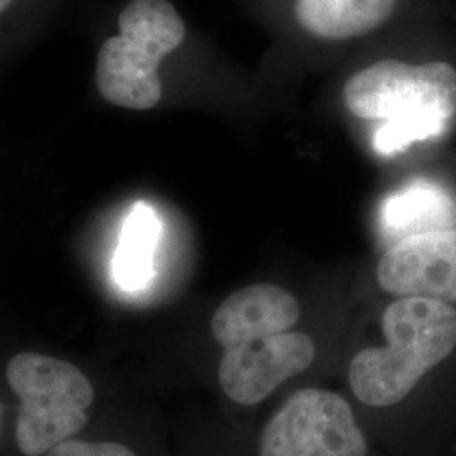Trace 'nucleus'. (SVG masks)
Listing matches in <instances>:
<instances>
[{"instance_id":"nucleus-4","label":"nucleus","mask_w":456,"mask_h":456,"mask_svg":"<svg viewBox=\"0 0 456 456\" xmlns=\"http://www.w3.org/2000/svg\"><path fill=\"white\" fill-rule=\"evenodd\" d=\"M7 382L20 399L16 440L26 456L46 455L88 421L94 387L71 362L22 352L9 362Z\"/></svg>"},{"instance_id":"nucleus-2","label":"nucleus","mask_w":456,"mask_h":456,"mask_svg":"<svg viewBox=\"0 0 456 456\" xmlns=\"http://www.w3.org/2000/svg\"><path fill=\"white\" fill-rule=\"evenodd\" d=\"M382 330L387 345L362 350L348 367L352 391L374 408L404 401L455 352L456 310L438 299L399 297L384 311Z\"/></svg>"},{"instance_id":"nucleus-5","label":"nucleus","mask_w":456,"mask_h":456,"mask_svg":"<svg viewBox=\"0 0 456 456\" xmlns=\"http://www.w3.org/2000/svg\"><path fill=\"white\" fill-rule=\"evenodd\" d=\"M367 443L338 394L303 389L267 423L261 456H365Z\"/></svg>"},{"instance_id":"nucleus-10","label":"nucleus","mask_w":456,"mask_h":456,"mask_svg":"<svg viewBox=\"0 0 456 456\" xmlns=\"http://www.w3.org/2000/svg\"><path fill=\"white\" fill-rule=\"evenodd\" d=\"M159 237V222L146 201L131 208L122 230L114 259L117 284L126 291H139L154 276V250Z\"/></svg>"},{"instance_id":"nucleus-1","label":"nucleus","mask_w":456,"mask_h":456,"mask_svg":"<svg viewBox=\"0 0 456 456\" xmlns=\"http://www.w3.org/2000/svg\"><path fill=\"white\" fill-rule=\"evenodd\" d=\"M343 97L352 114L384 120L374 146L391 156L446 129L456 115V69L444 61L409 65L384 60L354 75Z\"/></svg>"},{"instance_id":"nucleus-3","label":"nucleus","mask_w":456,"mask_h":456,"mask_svg":"<svg viewBox=\"0 0 456 456\" xmlns=\"http://www.w3.org/2000/svg\"><path fill=\"white\" fill-rule=\"evenodd\" d=\"M115 22L98 49V92L117 107L152 109L163 95L158 68L186 41V24L169 0H129Z\"/></svg>"},{"instance_id":"nucleus-8","label":"nucleus","mask_w":456,"mask_h":456,"mask_svg":"<svg viewBox=\"0 0 456 456\" xmlns=\"http://www.w3.org/2000/svg\"><path fill=\"white\" fill-rule=\"evenodd\" d=\"M301 308L293 294L274 284H254L230 294L212 318L213 338L224 348L289 331Z\"/></svg>"},{"instance_id":"nucleus-9","label":"nucleus","mask_w":456,"mask_h":456,"mask_svg":"<svg viewBox=\"0 0 456 456\" xmlns=\"http://www.w3.org/2000/svg\"><path fill=\"white\" fill-rule=\"evenodd\" d=\"M399 0H293L296 26L316 39L338 43L372 33L391 19Z\"/></svg>"},{"instance_id":"nucleus-7","label":"nucleus","mask_w":456,"mask_h":456,"mask_svg":"<svg viewBox=\"0 0 456 456\" xmlns=\"http://www.w3.org/2000/svg\"><path fill=\"white\" fill-rule=\"evenodd\" d=\"M377 281L384 291L397 297L456 303V227L395 242L379 261Z\"/></svg>"},{"instance_id":"nucleus-11","label":"nucleus","mask_w":456,"mask_h":456,"mask_svg":"<svg viewBox=\"0 0 456 456\" xmlns=\"http://www.w3.org/2000/svg\"><path fill=\"white\" fill-rule=\"evenodd\" d=\"M452 201L438 188L428 183H414L404 191L391 196L384 207V224L399 240L423 232L455 227ZM397 240V242H399Z\"/></svg>"},{"instance_id":"nucleus-12","label":"nucleus","mask_w":456,"mask_h":456,"mask_svg":"<svg viewBox=\"0 0 456 456\" xmlns=\"http://www.w3.org/2000/svg\"><path fill=\"white\" fill-rule=\"evenodd\" d=\"M46 456H135L120 443H88L66 440L54 446Z\"/></svg>"},{"instance_id":"nucleus-6","label":"nucleus","mask_w":456,"mask_h":456,"mask_svg":"<svg viewBox=\"0 0 456 456\" xmlns=\"http://www.w3.org/2000/svg\"><path fill=\"white\" fill-rule=\"evenodd\" d=\"M316 355L308 335L284 331L224 348L218 380L233 403L257 404L281 384L305 372Z\"/></svg>"}]
</instances>
